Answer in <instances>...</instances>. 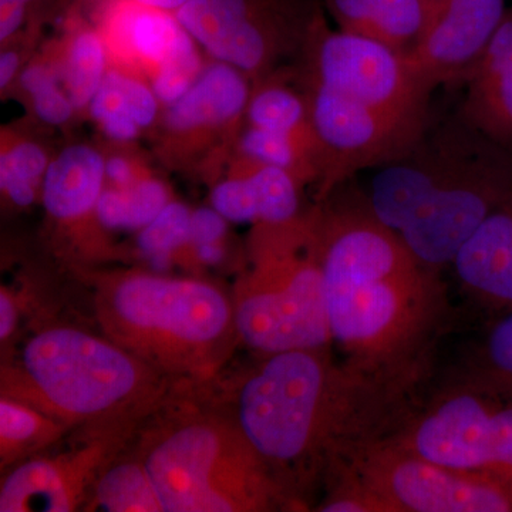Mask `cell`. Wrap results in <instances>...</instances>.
Listing matches in <instances>:
<instances>
[{
  "mask_svg": "<svg viewBox=\"0 0 512 512\" xmlns=\"http://www.w3.org/2000/svg\"><path fill=\"white\" fill-rule=\"evenodd\" d=\"M417 383L366 372L332 348L262 356L215 397L296 507L367 444L392 436Z\"/></svg>",
  "mask_w": 512,
  "mask_h": 512,
  "instance_id": "6da1fadb",
  "label": "cell"
},
{
  "mask_svg": "<svg viewBox=\"0 0 512 512\" xmlns=\"http://www.w3.org/2000/svg\"><path fill=\"white\" fill-rule=\"evenodd\" d=\"M333 348L375 373L419 383L447 311L436 269L370 210L352 180L313 205Z\"/></svg>",
  "mask_w": 512,
  "mask_h": 512,
  "instance_id": "7a4b0ae2",
  "label": "cell"
},
{
  "mask_svg": "<svg viewBox=\"0 0 512 512\" xmlns=\"http://www.w3.org/2000/svg\"><path fill=\"white\" fill-rule=\"evenodd\" d=\"M210 386H184L138 427L131 447L164 512L298 510Z\"/></svg>",
  "mask_w": 512,
  "mask_h": 512,
  "instance_id": "3957f363",
  "label": "cell"
},
{
  "mask_svg": "<svg viewBox=\"0 0 512 512\" xmlns=\"http://www.w3.org/2000/svg\"><path fill=\"white\" fill-rule=\"evenodd\" d=\"M90 279L103 335L181 386L214 382L239 342L231 296L211 282L137 269Z\"/></svg>",
  "mask_w": 512,
  "mask_h": 512,
  "instance_id": "277c9868",
  "label": "cell"
},
{
  "mask_svg": "<svg viewBox=\"0 0 512 512\" xmlns=\"http://www.w3.org/2000/svg\"><path fill=\"white\" fill-rule=\"evenodd\" d=\"M2 396L66 426L146 419L181 384L161 375L107 336L74 326L36 330L2 365Z\"/></svg>",
  "mask_w": 512,
  "mask_h": 512,
  "instance_id": "5b68a950",
  "label": "cell"
},
{
  "mask_svg": "<svg viewBox=\"0 0 512 512\" xmlns=\"http://www.w3.org/2000/svg\"><path fill=\"white\" fill-rule=\"evenodd\" d=\"M231 299L239 342L261 356L333 348L313 207L286 224L252 225Z\"/></svg>",
  "mask_w": 512,
  "mask_h": 512,
  "instance_id": "8992f818",
  "label": "cell"
},
{
  "mask_svg": "<svg viewBox=\"0 0 512 512\" xmlns=\"http://www.w3.org/2000/svg\"><path fill=\"white\" fill-rule=\"evenodd\" d=\"M362 512H512V481L434 463L384 437L332 471Z\"/></svg>",
  "mask_w": 512,
  "mask_h": 512,
  "instance_id": "52a82bcc",
  "label": "cell"
},
{
  "mask_svg": "<svg viewBox=\"0 0 512 512\" xmlns=\"http://www.w3.org/2000/svg\"><path fill=\"white\" fill-rule=\"evenodd\" d=\"M389 437L434 463L512 481V392L467 372L414 404Z\"/></svg>",
  "mask_w": 512,
  "mask_h": 512,
  "instance_id": "ba28073f",
  "label": "cell"
},
{
  "mask_svg": "<svg viewBox=\"0 0 512 512\" xmlns=\"http://www.w3.org/2000/svg\"><path fill=\"white\" fill-rule=\"evenodd\" d=\"M319 0H188L175 18L211 60L252 83L296 63Z\"/></svg>",
  "mask_w": 512,
  "mask_h": 512,
  "instance_id": "9c48e42d",
  "label": "cell"
},
{
  "mask_svg": "<svg viewBox=\"0 0 512 512\" xmlns=\"http://www.w3.org/2000/svg\"><path fill=\"white\" fill-rule=\"evenodd\" d=\"M251 92L248 76L208 59L191 89L161 110L150 133L158 163L185 177L214 183L234 156Z\"/></svg>",
  "mask_w": 512,
  "mask_h": 512,
  "instance_id": "30bf717a",
  "label": "cell"
},
{
  "mask_svg": "<svg viewBox=\"0 0 512 512\" xmlns=\"http://www.w3.org/2000/svg\"><path fill=\"white\" fill-rule=\"evenodd\" d=\"M512 185V153L471 127L456 164L424 198L399 237L441 272L473 238Z\"/></svg>",
  "mask_w": 512,
  "mask_h": 512,
  "instance_id": "8fae6325",
  "label": "cell"
},
{
  "mask_svg": "<svg viewBox=\"0 0 512 512\" xmlns=\"http://www.w3.org/2000/svg\"><path fill=\"white\" fill-rule=\"evenodd\" d=\"M296 69L306 79L372 109L407 120H429L431 92L406 55L379 40L330 28L320 8Z\"/></svg>",
  "mask_w": 512,
  "mask_h": 512,
  "instance_id": "7c38bea8",
  "label": "cell"
},
{
  "mask_svg": "<svg viewBox=\"0 0 512 512\" xmlns=\"http://www.w3.org/2000/svg\"><path fill=\"white\" fill-rule=\"evenodd\" d=\"M143 421L76 427L66 450L45 451L9 468L0 485V512L86 510L101 474L130 446Z\"/></svg>",
  "mask_w": 512,
  "mask_h": 512,
  "instance_id": "4fadbf2b",
  "label": "cell"
},
{
  "mask_svg": "<svg viewBox=\"0 0 512 512\" xmlns=\"http://www.w3.org/2000/svg\"><path fill=\"white\" fill-rule=\"evenodd\" d=\"M296 73L308 97L322 157L316 201L325 200L359 171L402 157L429 127V120L400 119L383 113L306 79L298 69Z\"/></svg>",
  "mask_w": 512,
  "mask_h": 512,
  "instance_id": "5bb4252c",
  "label": "cell"
},
{
  "mask_svg": "<svg viewBox=\"0 0 512 512\" xmlns=\"http://www.w3.org/2000/svg\"><path fill=\"white\" fill-rule=\"evenodd\" d=\"M106 187V157L97 144H67L57 151L42 185L47 224L56 249L70 259L99 258L107 248L97 202Z\"/></svg>",
  "mask_w": 512,
  "mask_h": 512,
  "instance_id": "9a60e30c",
  "label": "cell"
},
{
  "mask_svg": "<svg viewBox=\"0 0 512 512\" xmlns=\"http://www.w3.org/2000/svg\"><path fill=\"white\" fill-rule=\"evenodd\" d=\"M505 0H439L417 45L406 55L431 93L464 82L484 55L505 13Z\"/></svg>",
  "mask_w": 512,
  "mask_h": 512,
  "instance_id": "2e32d148",
  "label": "cell"
},
{
  "mask_svg": "<svg viewBox=\"0 0 512 512\" xmlns=\"http://www.w3.org/2000/svg\"><path fill=\"white\" fill-rule=\"evenodd\" d=\"M451 266L478 305L497 316L512 311V185Z\"/></svg>",
  "mask_w": 512,
  "mask_h": 512,
  "instance_id": "e0dca14e",
  "label": "cell"
},
{
  "mask_svg": "<svg viewBox=\"0 0 512 512\" xmlns=\"http://www.w3.org/2000/svg\"><path fill=\"white\" fill-rule=\"evenodd\" d=\"M458 116L494 144L512 153V5L484 55L463 82Z\"/></svg>",
  "mask_w": 512,
  "mask_h": 512,
  "instance_id": "ac0fdd59",
  "label": "cell"
},
{
  "mask_svg": "<svg viewBox=\"0 0 512 512\" xmlns=\"http://www.w3.org/2000/svg\"><path fill=\"white\" fill-rule=\"evenodd\" d=\"M336 28L379 40L407 55L419 42L429 9L426 0H323Z\"/></svg>",
  "mask_w": 512,
  "mask_h": 512,
  "instance_id": "d6986e66",
  "label": "cell"
},
{
  "mask_svg": "<svg viewBox=\"0 0 512 512\" xmlns=\"http://www.w3.org/2000/svg\"><path fill=\"white\" fill-rule=\"evenodd\" d=\"M62 36L53 42L64 90L76 107L77 116L87 114L94 94L111 67L109 45L97 25L82 10H66Z\"/></svg>",
  "mask_w": 512,
  "mask_h": 512,
  "instance_id": "ffe728a7",
  "label": "cell"
},
{
  "mask_svg": "<svg viewBox=\"0 0 512 512\" xmlns=\"http://www.w3.org/2000/svg\"><path fill=\"white\" fill-rule=\"evenodd\" d=\"M245 124L318 144L295 63L252 83Z\"/></svg>",
  "mask_w": 512,
  "mask_h": 512,
  "instance_id": "44dd1931",
  "label": "cell"
},
{
  "mask_svg": "<svg viewBox=\"0 0 512 512\" xmlns=\"http://www.w3.org/2000/svg\"><path fill=\"white\" fill-rule=\"evenodd\" d=\"M55 154L39 134L28 128L3 127L0 141L2 200L15 210H26L36 204Z\"/></svg>",
  "mask_w": 512,
  "mask_h": 512,
  "instance_id": "7402d4cb",
  "label": "cell"
},
{
  "mask_svg": "<svg viewBox=\"0 0 512 512\" xmlns=\"http://www.w3.org/2000/svg\"><path fill=\"white\" fill-rule=\"evenodd\" d=\"M62 421L20 400L0 399V464L2 471L47 451L72 431Z\"/></svg>",
  "mask_w": 512,
  "mask_h": 512,
  "instance_id": "603a6c76",
  "label": "cell"
},
{
  "mask_svg": "<svg viewBox=\"0 0 512 512\" xmlns=\"http://www.w3.org/2000/svg\"><path fill=\"white\" fill-rule=\"evenodd\" d=\"M84 511L164 512L146 467L131 444L101 474Z\"/></svg>",
  "mask_w": 512,
  "mask_h": 512,
  "instance_id": "cb8c5ba5",
  "label": "cell"
},
{
  "mask_svg": "<svg viewBox=\"0 0 512 512\" xmlns=\"http://www.w3.org/2000/svg\"><path fill=\"white\" fill-rule=\"evenodd\" d=\"M234 154L288 171L305 187L313 185L316 188L322 174V157L315 141L261 130L247 124L239 134Z\"/></svg>",
  "mask_w": 512,
  "mask_h": 512,
  "instance_id": "d4e9b609",
  "label": "cell"
},
{
  "mask_svg": "<svg viewBox=\"0 0 512 512\" xmlns=\"http://www.w3.org/2000/svg\"><path fill=\"white\" fill-rule=\"evenodd\" d=\"M171 201L170 190L153 174L128 188L104 187L97 217L106 231H140Z\"/></svg>",
  "mask_w": 512,
  "mask_h": 512,
  "instance_id": "484cf974",
  "label": "cell"
},
{
  "mask_svg": "<svg viewBox=\"0 0 512 512\" xmlns=\"http://www.w3.org/2000/svg\"><path fill=\"white\" fill-rule=\"evenodd\" d=\"M229 164L247 174L254 184L259 207L256 224H286L305 214L306 210L302 208L305 185L288 171L237 154L232 156Z\"/></svg>",
  "mask_w": 512,
  "mask_h": 512,
  "instance_id": "4316f807",
  "label": "cell"
},
{
  "mask_svg": "<svg viewBox=\"0 0 512 512\" xmlns=\"http://www.w3.org/2000/svg\"><path fill=\"white\" fill-rule=\"evenodd\" d=\"M192 211L183 202L171 200L137 235V249L156 269L168 268L175 255L190 244Z\"/></svg>",
  "mask_w": 512,
  "mask_h": 512,
  "instance_id": "83f0119b",
  "label": "cell"
},
{
  "mask_svg": "<svg viewBox=\"0 0 512 512\" xmlns=\"http://www.w3.org/2000/svg\"><path fill=\"white\" fill-rule=\"evenodd\" d=\"M87 116L101 131L107 144L136 146L143 137L120 83L119 69L111 64L109 73L94 94Z\"/></svg>",
  "mask_w": 512,
  "mask_h": 512,
  "instance_id": "f1b7e54d",
  "label": "cell"
},
{
  "mask_svg": "<svg viewBox=\"0 0 512 512\" xmlns=\"http://www.w3.org/2000/svg\"><path fill=\"white\" fill-rule=\"evenodd\" d=\"M204 56L200 46L187 32L171 55L148 74L147 80L161 106L174 103L191 89L207 63Z\"/></svg>",
  "mask_w": 512,
  "mask_h": 512,
  "instance_id": "f546056e",
  "label": "cell"
},
{
  "mask_svg": "<svg viewBox=\"0 0 512 512\" xmlns=\"http://www.w3.org/2000/svg\"><path fill=\"white\" fill-rule=\"evenodd\" d=\"M211 207L228 222L255 225L259 218L258 197L247 174L229 164L210 185Z\"/></svg>",
  "mask_w": 512,
  "mask_h": 512,
  "instance_id": "4dcf8cb0",
  "label": "cell"
},
{
  "mask_svg": "<svg viewBox=\"0 0 512 512\" xmlns=\"http://www.w3.org/2000/svg\"><path fill=\"white\" fill-rule=\"evenodd\" d=\"M468 372L500 384L512 392V311L497 316L478 346Z\"/></svg>",
  "mask_w": 512,
  "mask_h": 512,
  "instance_id": "1f68e13d",
  "label": "cell"
},
{
  "mask_svg": "<svg viewBox=\"0 0 512 512\" xmlns=\"http://www.w3.org/2000/svg\"><path fill=\"white\" fill-rule=\"evenodd\" d=\"M59 10V0H0V45L16 39L30 25H43Z\"/></svg>",
  "mask_w": 512,
  "mask_h": 512,
  "instance_id": "d6a6232c",
  "label": "cell"
},
{
  "mask_svg": "<svg viewBox=\"0 0 512 512\" xmlns=\"http://www.w3.org/2000/svg\"><path fill=\"white\" fill-rule=\"evenodd\" d=\"M106 157V185L128 188L151 175L143 157L134 151V146H103Z\"/></svg>",
  "mask_w": 512,
  "mask_h": 512,
  "instance_id": "836d02e7",
  "label": "cell"
},
{
  "mask_svg": "<svg viewBox=\"0 0 512 512\" xmlns=\"http://www.w3.org/2000/svg\"><path fill=\"white\" fill-rule=\"evenodd\" d=\"M228 234V221L214 208H198L192 211L190 224V244L185 252L198 245L224 242Z\"/></svg>",
  "mask_w": 512,
  "mask_h": 512,
  "instance_id": "e575fe53",
  "label": "cell"
},
{
  "mask_svg": "<svg viewBox=\"0 0 512 512\" xmlns=\"http://www.w3.org/2000/svg\"><path fill=\"white\" fill-rule=\"evenodd\" d=\"M19 309L18 301L10 295L6 288L0 291V340L5 345L6 340L12 338L13 332L18 326Z\"/></svg>",
  "mask_w": 512,
  "mask_h": 512,
  "instance_id": "d590c367",
  "label": "cell"
},
{
  "mask_svg": "<svg viewBox=\"0 0 512 512\" xmlns=\"http://www.w3.org/2000/svg\"><path fill=\"white\" fill-rule=\"evenodd\" d=\"M62 10L66 12L70 8L86 9V6H92L94 10L103 6L109 0H59ZM140 5L150 6V8L168 10V12H175L184 5L188 0H134Z\"/></svg>",
  "mask_w": 512,
  "mask_h": 512,
  "instance_id": "8d00e7d4",
  "label": "cell"
},
{
  "mask_svg": "<svg viewBox=\"0 0 512 512\" xmlns=\"http://www.w3.org/2000/svg\"><path fill=\"white\" fill-rule=\"evenodd\" d=\"M188 251H190L192 256H195L201 264L217 265L220 264L222 258L225 256V241L217 242V244L198 245V247L190 248Z\"/></svg>",
  "mask_w": 512,
  "mask_h": 512,
  "instance_id": "74e56055",
  "label": "cell"
},
{
  "mask_svg": "<svg viewBox=\"0 0 512 512\" xmlns=\"http://www.w3.org/2000/svg\"><path fill=\"white\" fill-rule=\"evenodd\" d=\"M437 2H439V0H426L427 9H429V18L433 9L436 8ZM427 22H429V20H427Z\"/></svg>",
  "mask_w": 512,
  "mask_h": 512,
  "instance_id": "f35d334b",
  "label": "cell"
}]
</instances>
